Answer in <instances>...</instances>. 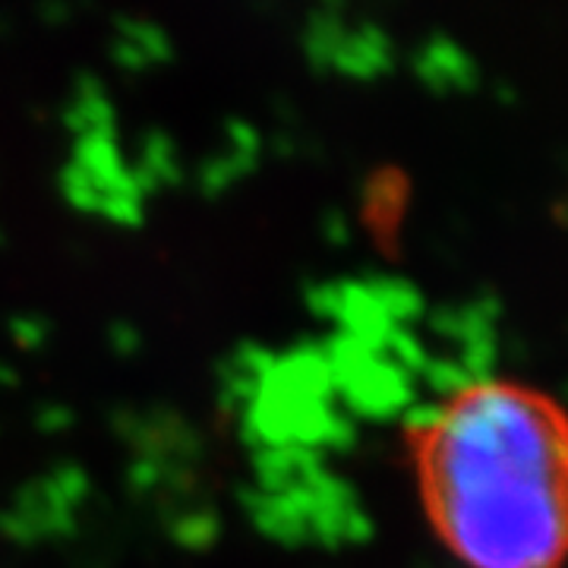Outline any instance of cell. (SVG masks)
<instances>
[{
  "label": "cell",
  "instance_id": "6da1fadb",
  "mask_svg": "<svg viewBox=\"0 0 568 568\" xmlns=\"http://www.w3.org/2000/svg\"><path fill=\"white\" fill-rule=\"evenodd\" d=\"M426 518L467 568L568 562V414L515 379L448 388L410 429Z\"/></svg>",
  "mask_w": 568,
  "mask_h": 568
}]
</instances>
